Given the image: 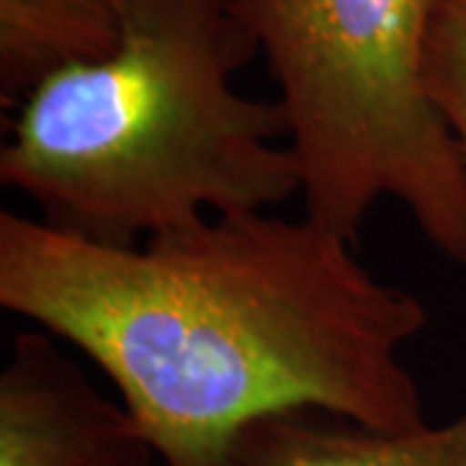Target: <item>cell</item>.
Wrapping results in <instances>:
<instances>
[{
    "instance_id": "7",
    "label": "cell",
    "mask_w": 466,
    "mask_h": 466,
    "mask_svg": "<svg viewBox=\"0 0 466 466\" xmlns=\"http://www.w3.org/2000/svg\"><path fill=\"white\" fill-rule=\"evenodd\" d=\"M422 84L466 177V0L438 3L422 55Z\"/></svg>"
},
{
    "instance_id": "3",
    "label": "cell",
    "mask_w": 466,
    "mask_h": 466,
    "mask_svg": "<svg viewBox=\"0 0 466 466\" xmlns=\"http://www.w3.org/2000/svg\"><path fill=\"white\" fill-rule=\"evenodd\" d=\"M275 73L306 216L358 244L400 202L441 257L466 267V177L422 84L441 0H238Z\"/></svg>"
},
{
    "instance_id": "6",
    "label": "cell",
    "mask_w": 466,
    "mask_h": 466,
    "mask_svg": "<svg viewBox=\"0 0 466 466\" xmlns=\"http://www.w3.org/2000/svg\"><path fill=\"white\" fill-rule=\"evenodd\" d=\"M116 45L109 0H0V109L14 116L67 67L106 57Z\"/></svg>"
},
{
    "instance_id": "4",
    "label": "cell",
    "mask_w": 466,
    "mask_h": 466,
    "mask_svg": "<svg viewBox=\"0 0 466 466\" xmlns=\"http://www.w3.org/2000/svg\"><path fill=\"white\" fill-rule=\"evenodd\" d=\"M158 453L130 410L32 329L14 337L0 373V466H153Z\"/></svg>"
},
{
    "instance_id": "2",
    "label": "cell",
    "mask_w": 466,
    "mask_h": 466,
    "mask_svg": "<svg viewBox=\"0 0 466 466\" xmlns=\"http://www.w3.org/2000/svg\"><path fill=\"white\" fill-rule=\"evenodd\" d=\"M116 45L8 116L0 182L55 228L106 247L300 192L280 101L241 96L259 50L238 0H109Z\"/></svg>"
},
{
    "instance_id": "5",
    "label": "cell",
    "mask_w": 466,
    "mask_h": 466,
    "mask_svg": "<svg viewBox=\"0 0 466 466\" xmlns=\"http://www.w3.org/2000/svg\"><path fill=\"white\" fill-rule=\"evenodd\" d=\"M236 466H466V410L446 425L404 433L317 410L283 412L241 433Z\"/></svg>"
},
{
    "instance_id": "1",
    "label": "cell",
    "mask_w": 466,
    "mask_h": 466,
    "mask_svg": "<svg viewBox=\"0 0 466 466\" xmlns=\"http://www.w3.org/2000/svg\"><path fill=\"white\" fill-rule=\"evenodd\" d=\"M355 249L306 213H218L106 247L3 210L0 306L84 350L164 464L236 466L241 433L283 412L425 425L401 348L428 309Z\"/></svg>"
}]
</instances>
